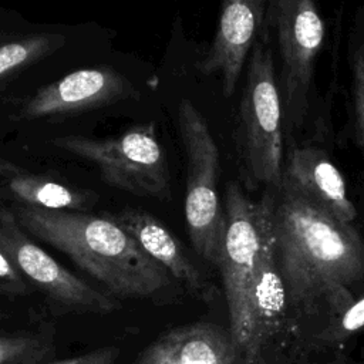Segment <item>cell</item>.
<instances>
[{
    "mask_svg": "<svg viewBox=\"0 0 364 364\" xmlns=\"http://www.w3.org/2000/svg\"><path fill=\"white\" fill-rule=\"evenodd\" d=\"M279 264L291 303L324 300L341 314L364 279V242L353 223L336 219L282 186L274 191Z\"/></svg>",
    "mask_w": 364,
    "mask_h": 364,
    "instance_id": "cell-1",
    "label": "cell"
},
{
    "mask_svg": "<svg viewBox=\"0 0 364 364\" xmlns=\"http://www.w3.org/2000/svg\"><path fill=\"white\" fill-rule=\"evenodd\" d=\"M13 212L27 233L65 253L111 296L152 301H166L171 296L169 273L107 215L26 205Z\"/></svg>",
    "mask_w": 364,
    "mask_h": 364,
    "instance_id": "cell-2",
    "label": "cell"
},
{
    "mask_svg": "<svg viewBox=\"0 0 364 364\" xmlns=\"http://www.w3.org/2000/svg\"><path fill=\"white\" fill-rule=\"evenodd\" d=\"M226 235L219 270L229 311V331L247 363L256 360L253 347L252 290L267 250L276 246L274 191L266 189L259 200L243 186L229 182L225 193Z\"/></svg>",
    "mask_w": 364,
    "mask_h": 364,
    "instance_id": "cell-3",
    "label": "cell"
},
{
    "mask_svg": "<svg viewBox=\"0 0 364 364\" xmlns=\"http://www.w3.org/2000/svg\"><path fill=\"white\" fill-rule=\"evenodd\" d=\"M270 50L257 41L247 64L239 105L237 149L242 185L247 191L283 183V119Z\"/></svg>",
    "mask_w": 364,
    "mask_h": 364,
    "instance_id": "cell-4",
    "label": "cell"
},
{
    "mask_svg": "<svg viewBox=\"0 0 364 364\" xmlns=\"http://www.w3.org/2000/svg\"><path fill=\"white\" fill-rule=\"evenodd\" d=\"M178 127L186 155V230L195 252L219 267L226 235V213L218 192L219 149L206 119L188 98L179 101Z\"/></svg>",
    "mask_w": 364,
    "mask_h": 364,
    "instance_id": "cell-5",
    "label": "cell"
},
{
    "mask_svg": "<svg viewBox=\"0 0 364 364\" xmlns=\"http://www.w3.org/2000/svg\"><path fill=\"white\" fill-rule=\"evenodd\" d=\"M53 145L95 164L102 179L118 189L159 200L171 199L166 152L152 121L112 138L68 135L54 138Z\"/></svg>",
    "mask_w": 364,
    "mask_h": 364,
    "instance_id": "cell-6",
    "label": "cell"
},
{
    "mask_svg": "<svg viewBox=\"0 0 364 364\" xmlns=\"http://www.w3.org/2000/svg\"><path fill=\"white\" fill-rule=\"evenodd\" d=\"M0 250L30 287L63 313L108 314L119 307L117 297L67 270L30 239L10 209H0Z\"/></svg>",
    "mask_w": 364,
    "mask_h": 364,
    "instance_id": "cell-7",
    "label": "cell"
},
{
    "mask_svg": "<svg viewBox=\"0 0 364 364\" xmlns=\"http://www.w3.org/2000/svg\"><path fill=\"white\" fill-rule=\"evenodd\" d=\"M274 26L286 115L291 125H299L324 41V21L316 0H274Z\"/></svg>",
    "mask_w": 364,
    "mask_h": 364,
    "instance_id": "cell-8",
    "label": "cell"
},
{
    "mask_svg": "<svg viewBox=\"0 0 364 364\" xmlns=\"http://www.w3.org/2000/svg\"><path fill=\"white\" fill-rule=\"evenodd\" d=\"M136 97L135 85L117 70L105 65L82 68L40 88L20 107L17 118L78 114Z\"/></svg>",
    "mask_w": 364,
    "mask_h": 364,
    "instance_id": "cell-9",
    "label": "cell"
},
{
    "mask_svg": "<svg viewBox=\"0 0 364 364\" xmlns=\"http://www.w3.org/2000/svg\"><path fill=\"white\" fill-rule=\"evenodd\" d=\"M266 0H223L213 41L199 64L205 74L222 80L225 97H230L242 74L246 57L262 24Z\"/></svg>",
    "mask_w": 364,
    "mask_h": 364,
    "instance_id": "cell-10",
    "label": "cell"
},
{
    "mask_svg": "<svg viewBox=\"0 0 364 364\" xmlns=\"http://www.w3.org/2000/svg\"><path fill=\"white\" fill-rule=\"evenodd\" d=\"M128 232L144 252L158 262L171 277L198 300L212 301L215 287L188 256L182 243L154 215L138 208H125L117 213H105Z\"/></svg>",
    "mask_w": 364,
    "mask_h": 364,
    "instance_id": "cell-11",
    "label": "cell"
},
{
    "mask_svg": "<svg viewBox=\"0 0 364 364\" xmlns=\"http://www.w3.org/2000/svg\"><path fill=\"white\" fill-rule=\"evenodd\" d=\"M282 186L341 222L353 223L357 216L355 206L347 196L343 173L318 148L303 146L290 151L283 168Z\"/></svg>",
    "mask_w": 364,
    "mask_h": 364,
    "instance_id": "cell-12",
    "label": "cell"
},
{
    "mask_svg": "<svg viewBox=\"0 0 364 364\" xmlns=\"http://www.w3.org/2000/svg\"><path fill=\"white\" fill-rule=\"evenodd\" d=\"M237 353L230 331L196 321L162 333L132 364H233Z\"/></svg>",
    "mask_w": 364,
    "mask_h": 364,
    "instance_id": "cell-13",
    "label": "cell"
},
{
    "mask_svg": "<svg viewBox=\"0 0 364 364\" xmlns=\"http://www.w3.org/2000/svg\"><path fill=\"white\" fill-rule=\"evenodd\" d=\"M7 186L21 205L47 210L84 212L94 202V195L87 191L31 173H11Z\"/></svg>",
    "mask_w": 364,
    "mask_h": 364,
    "instance_id": "cell-14",
    "label": "cell"
},
{
    "mask_svg": "<svg viewBox=\"0 0 364 364\" xmlns=\"http://www.w3.org/2000/svg\"><path fill=\"white\" fill-rule=\"evenodd\" d=\"M65 44L58 33H0V84Z\"/></svg>",
    "mask_w": 364,
    "mask_h": 364,
    "instance_id": "cell-15",
    "label": "cell"
},
{
    "mask_svg": "<svg viewBox=\"0 0 364 364\" xmlns=\"http://www.w3.org/2000/svg\"><path fill=\"white\" fill-rule=\"evenodd\" d=\"M51 354V337L38 331L0 328V364H43Z\"/></svg>",
    "mask_w": 364,
    "mask_h": 364,
    "instance_id": "cell-16",
    "label": "cell"
},
{
    "mask_svg": "<svg viewBox=\"0 0 364 364\" xmlns=\"http://www.w3.org/2000/svg\"><path fill=\"white\" fill-rule=\"evenodd\" d=\"M361 327H364V296L358 300H354V303L341 313L338 323L330 328L331 331L328 340L336 341L344 338Z\"/></svg>",
    "mask_w": 364,
    "mask_h": 364,
    "instance_id": "cell-17",
    "label": "cell"
},
{
    "mask_svg": "<svg viewBox=\"0 0 364 364\" xmlns=\"http://www.w3.org/2000/svg\"><path fill=\"white\" fill-rule=\"evenodd\" d=\"M353 100L358 132L364 146V53H357L353 64Z\"/></svg>",
    "mask_w": 364,
    "mask_h": 364,
    "instance_id": "cell-18",
    "label": "cell"
},
{
    "mask_svg": "<svg viewBox=\"0 0 364 364\" xmlns=\"http://www.w3.org/2000/svg\"><path fill=\"white\" fill-rule=\"evenodd\" d=\"M121 351L118 347L107 346L88 353H82L74 357L46 361L43 364H115Z\"/></svg>",
    "mask_w": 364,
    "mask_h": 364,
    "instance_id": "cell-19",
    "label": "cell"
},
{
    "mask_svg": "<svg viewBox=\"0 0 364 364\" xmlns=\"http://www.w3.org/2000/svg\"><path fill=\"white\" fill-rule=\"evenodd\" d=\"M363 53H364V50H363Z\"/></svg>",
    "mask_w": 364,
    "mask_h": 364,
    "instance_id": "cell-20",
    "label": "cell"
}]
</instances>
